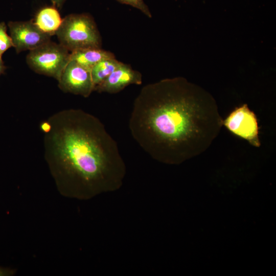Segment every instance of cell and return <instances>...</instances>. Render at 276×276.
<instances>
[{
  "label": "cell",
  "instance_id": "17",
  "mask_svg": "<svg viewBox=\"0 0 276 276\" xmlns=\"http://www.w3.org/2000/svg\"><path fill=\"white\" fill-rule=\"evenodd\" d=\"M6 66L4 64V62L2 59V57H0V76L2 74L5 73Z\"/></svg>",
  "mask_w": 276,
  "mask_h": 276
},
{
  "label": "cell",
  "instance_id": "9",
  "mask_svg": "<svg viewBox=\"0 0 276 276\" xmlns=\"http://www.w3.org/2000/svg\"><path fill=\"white\" fill-rule=\"evenodd\" d=\"M114 57L112 53L103 50L101 48H90L71 52L70 59L90 71L99 62Z\"/></svg>",
  "mask_w": 276,
  "mask_h": 276
},
{
  "label": "cell",
  "instance_id": "13",
  "mask_svg": "<svg viewBox=\"0 0 276 276\" xmlns=\"http://www.w3.org/2000/svg\"><path fill=\"white\" fill-rule=\"evenodd\" d=\"M120 3L134 7L142 11L149 18H151V13L143 0H116Z\"/></svg>",
  "mask_w": 276,
  "mask_h": 276
},
{
  "label": "cell",
  "instance_id": "2",
  "mask_svg": "<svg viewBox=\"0 0 276 276\" xmlns=\"http://www.w3.org/2000/svg\"><path fill=\"white\" fill-rule=\"evenodd\" d=\"M44 156L59 193L88 200L123 185L125 162L101 121L80 109L60 110L48 119Z\"/></svg>",
  "mask_w": 276,
  "mask_h": 276
},
{
  "label": "cell",
  "instance_id": "10",
  "mask_svg": "<svg viewBox=\"0 0 276 276\" xmlns=\"http://www.w3.org/2000/svg\"><path fill=\"white\" fill-rule=\"evenodd\" d=\"M62 19L55 6L46 7L40 9L33 20L37 27L43 32L52 36L62 23Z\"/></svg>",
  "mask_w": 276,
  "mask_h": 276
},
{
  "label": "cell",
  "instance_id": "7",
  "mask_svg": "<svg viewBox=\"0 0 276 276\" xmlns=\"http://www.w3.org/2000/svg\"><path fill=\"white\" fill-rule=\"evenodd\" d=\"M13 47L17 53L31 51L51 40V36L41 31L33 20L8 24Z\"/></svg>",
  "mask_w": 276,
  "mask_h": 276
},
{
  "label": "cell",
  "instance_id": "8",
  "mask_svg": "<svg viewBox=\"0 0 276 276\" xmlns=\"http://www.w3.org/2000/svg\"><path fill=\"white\" fill-rule=\"evenodd\" d=\"M142 75L129 64L122 63L102 82L95 87L98 93L116 94L131 84L140 85Z\"/></svg>",
  "mask_w": 276,
  "mask_h": 276
},
{
  "label": "cell",
  "instance_id": "16",
  "mask_svg": "<svg viewBox=\"0 0 276 276\" xmlns=\"http://www.w3.org/2000/svg\"><path fill=\"white\" fill-rule=\"evenodd\" d=\"M53 6L56 8H61L66 0H50Z\"/></svg>",
  "mask_w": 276,
  "mask_h": 276
},
{
  "label": "cell",
  "instance_id": "12",
  "mask_svg": "<svg viewBox=\"0 0 276 276\" xmlns=\"http://www.w3.org/2000/svg\"><path fill=\"white\" fill-rule=\"evenodd\" d=\"M13 47L12 39L7 33V26L0 21V57L9 48Z\"/></svg>",
  "mask_w": 276,
  "mask_h": 276
},
{
  "label": "cell",
  "instance_id": "5",
  "mask_svg": "<svg viewBox=\"0 0 276 276\" xmlns=\"http://www.w3.org/2000/svg\"><path fill=\"white\" fill-rule=\"evenodd\" d=\"M223 125L235 135L247 141L252 146L256 147L261 146L257 118L246 104L231 112L223 120Z\"/></svg>",
  "mask_w": 276,
  "mask_h": 276
},
{
  "label": "cell",
  "instance_id": "6",
  "mask_svg": "<svg viewBox=\"0 0 276 276\" xmlns=\"http://www.w3.org/2000/svg\"><path fill=\"white\" fill-rule=\"evenodd\" d=\"M58 81L59 88L64 93L87 98L94 91L90 71L71 59Z\"/></svg>",
  "mask_w": 276,
  "mask_h": 276
},
{
  "label": "cell",
  "instance_id": "15",
  "mask_svg": "<svg viewBox=\"0 0 276 276\" xmlns=\"http://www.w3.org/2000/svg\"><path fill=\"white\" fill-rule=\"evenodd\" d=\"M51 128V126L48 120L42 121L40 124V129L44 134L48 133Z\"/></svg>",
  "mask_w": 276,
  "mask_h": 276
},
{
  "label": "cell",
  "instance_id": "3",
  "mask_svg": "<svg viewBox=\"0 0 276 276\" xmlns=\"http://www.w3.org/2000/svg\"><path fill=\"white\" fill-rule=\"evenodd\" d=\"M55 35L59 43L70 52L86 48H101L100 34L94 19L87 14L66 16Z\"/></svg>",
  "mask_w": 276,
  "mask_h": 276
},
{
  "label": "cell",
  "instance_id": "4",
  "mask_svg": "<svg viewBox=\"0 0 276 276\" xmlns=\"http://www.w3.org/2000/svg\"><path fill=\"white\" fill-rule=\"evenodd\" d=\"M70 56L71 52L61 44L50 40L30 51L26 62L35 72L58 81L70 60Z\"/></svg>",
  "mask_w": 276,
  "mask_h": 276
},
{
  "label": "cell",
  "instance_id": "14",
  "mask_svg": "<svg viewBox=\"0 0 276 276\" xmlns=\"http://www.w3.org/2000/svg\"><path fill=\"white\" fill-rule=\"evenodd\" d=\"M16 272V269L0 266V276H13Z\"/></svg>",
  "mask_w": 276,
  "mask_h": 276
},
{
  "label": "cell",
  "instance_id": "11",
  "mask_svg": "<svg viewBox=\"0 0 276 276\" xmlns=\"http://www.w3.org/2000/svg\"><path fill=\"white\" fill-rule=\"evenodd\" d=\"M122 62L114 57L104 59L94 65L90 73L95 87L102 82Z\"/></svg>",
  "mask_w": 276,
  "mask_h": 276
},
{
  "label": "cell",
  "instance_id": "1",
  "mask_svg": "<svg viewBox=\"0 0 276 276\" xmlns=\"http://www.w3.org/2000/svg\"><path fill=\"white\" fill-rule=\"evenodd\" d=\"M223 121L209 94L177 77L141 89L133 102L129 128L134 140L154 159L178 165L207 150Z\"/></svg>",
  "mask_w": 276,
  "mask_h": 276
}]
</instances>
